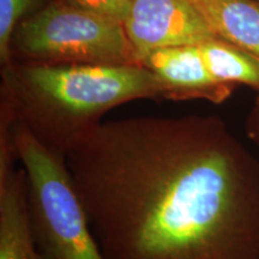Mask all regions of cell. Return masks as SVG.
I'll use <instances>...</instances> for the list:
<instances>
[{
  "label": "cell",
  "instance_id": "1",
  "mask_svg": "<svg viewBox=\"0 0 259 259\" xmlns=\"http://www.w3.org/2000/svg\"><path fill=\"white\" fill-rule=\"evenodd\" d=\"M65 160L105 259H259V160L220 116L106 121Z\"/></svg>",
  "mask_w": 259,
  "mask_h": 259
},
{
  "label": "cell",
  "instance_id": "2",
  "mask_svg": "<svg viewBox=\"0 0 259 259\" xmlns=\"http://www.w3.org/2000/svg\"><path fill=\"white\" fill-rule=\"evenodd\" d=\"M157 99H163L162 84L143 65L11 61L2 66L0 118L23 125L64 157L109 111Z\"/></svg>",
  "mask_w": 259,
  "mask_h": 259
},
{
  "label": "cell",
  "instance_id": "3",
  "mask_svg": "<svg viewBox=\"0 0 259 259\" xmlns=\"http://www.w3.org/2000/svg\"><path fill=\"white\" fill-rule=\"evenodd\" d=\"M8 125L28 184L30 225L45 259H105L90 228L66 160L35 139L27 127Z\"/></svg>",
  "mask_w": 259,
  "mask_h": 259
},
{
  "label": "cell",
  "instance_id": "4",
  "mask_svg": "<svg viewBox=\"0 0 259 259\" xmlns=\"http://www.w3.org/2000/svg\"><path fill=\"white\" fill-rule=\"evenodd\" d=\"M12 61L35 64L142 65L118 19L56 0L16 28Z\"/></svg>",
  "mask_w": 259,
  "mask_h": 259
},
{
  "label": "cell",
  "instance_id": "5",
  "mask_svg": "<svg viewBox=\"0 0 259 259\" xmlns=\"http://www.w3.org/2000/svg\"><path fill=\"white\" fill-rule=\"evenodd\" d=\"M122 25L141 64L160 48L218 36L192 0H131Z\"/></svg>",
  "mask_w": 259,
  "mask_h": 259
},
{
  "label": "cell",
  "instance_id": "6",
  "mask_svg": "<svg viewBox=\"0 0 259 259\" xmlns=\"http://www.w3.org/2000/svg\"><path fill=\"white\" fill-rule=\"evenodd\" d=\"M142 65L160 80L166 100H205L220 105L227 101L236 88L212 76L198 45L160 48L144 57Z\"/></svg>",
  "mask_w": 259,
  "mask_h": 259
},
{
  "label": "cell",
  "instance_id": "7",
  "mask_svg": "<svg viewBox=\"0 0 259 259\" xmlns=\"http://www.w3.org/2000/svg\"><path fill=\"white\" fill-rule=\"evenodd\" d=\"M11 139L0 138V259H45L30 225L28 184Z\"/></svg>",
  "mask_w": 259,
  "mask_h": 259
},
{
  "label": "cell",
  "instance_id": "8",
  "mask_svg": "<svg viewBox=\"0 0 259 259\" xmlns=\"http://www.w3.org/2000/svg\"><path fill=\"white\" fill-rule=\"evenodd\" d=\"M219 37L259 59V0H192Z\"/></svg>",
  "mask_w": 259,
  "mask_h": 259
},
{
  "label": "cell",
  "instance_id": "9",
  "mask_svg": "<svg viewBox=\"0 0 259 259\" xmlns=\"http://www.w3.org/2000/svg\"><path fill=\"white\" fill-rule=\"evenodd\" d=\"M200 53L213 77L233 85H247L259 95V59L222 37L198 44Z\"/></svg>",
  "mask_w": 259,
  "mask_h": 259
},
{
  "label": "cell",
  "instance_id": "10",
  "mask_svg": "<svg viewBox=\"0 0 259 259\" xmlns=\"http://www.w3.org/2000/svg\"><path fill=\"white\" fill-rule=\"evenodd\" d=\"M37 0H0V63L12 61L11 41L21 19Z\"/></svg>",
  "mask_w": 259,
  "mask_h": 259
},
{
  "label": "cell",
  "instance_id": "11",
  "mask_svg": "<svg viewBox=\"0 0 259 259\" xmlns=\"http://www.w3.org/2000/svg\"><path fill=\"white\" fill-rule=\"evenodd\" d=\"M74 4L93 10L99 14L109 16L122 23L131 0H70Z\"/></svg>",
  "mask_w": 259,
  "mask_h": 259
},
{
  "label": "cell",
  "instance_id": "12",
  "mask_svg": "<svg viewBox=\"0 0 259 259\" xmlns=\"http://www.w3.org/2000/svg\"><path fill=\"white\" fill-rule=\"evenodd\" d=\"M245 130L247 137L259 147V95L255 97L253 106L246 118Z\"/></svg>",
  "mask_w": 259,
  "mask_h": 259
}]
</instances>
